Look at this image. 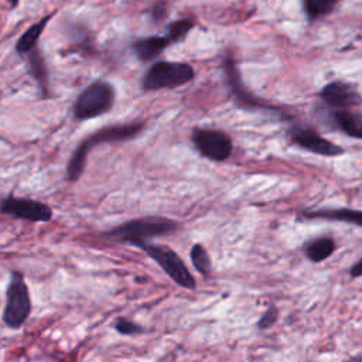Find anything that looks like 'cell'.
I'll return each mask as SVG.
<instances>
[{
  "label": "cell",
  "instance_id": "cell-1",
  "mask_svg": "<svg viewBox=\"0 0 362 362\" xmlns=\"http://www.w3.org/2000/svg\"><path fill=\"white\" fill-rule=\"evenodd\" d=\"M144 129V123H126V124H112L96 132L88 134L85 139L74 150L68 164H66V180L68 181H78L83 174L86 167V158L89 150L99 144L105 143H115V141H126L137 134H140Z\"/></svg>",
  "mask_w": 362,
  "mask_h": 362
},
{
  "label": "cell",
  "instance_id": "cell-2",
  "mask_svg": "<svg viewBox=\"0 0 362 362\" xmlns=\"http://www.w3.org/2000/svg\"><path fill=\"white\" fill-rule=\"evenodd\" d=\"M177 222L161 216H146L124 222L103 233L106 239L113 242L139 246L148 242L151 238L173 233L177 229Z\"/></svg>",
  "mask_w": 362,
  "mask_h": 362
},
{
  "label": "cell",
  "instance_id": "cell-3",
  "mask_svg": "<svg viewBox=\"0 0 362 362\" xmlns=\"http://www.w3.org/2000/svg\"><path fill=\"white\" fill-rule=\"evenodd\" d=\"M113 103V85L106 81H95L76 96L72 106V113L76 120H89L107 113Z\"/></svg>",
  "mask_w": 362,
  "mask_h": 362
},
{
  "label": "cell",
  "instance_id": "cell-4",
  "mask_svg": "<svg viewBox=\"0 0 362 362\" xmlns=\"http://www.w3.org/2000/svg\"><path fill=\"white\" fill-rule=\"evenodd\" d=\"M31 313V298L24 276L20 272H11L6 290V305L3 310V322L11 328H20Z\"/></svg>",
  "mask_w": 362,
  "mask_h": 362
},
{
  "label": "cell",
  "instance_id": "cell-5",
  "mask_svg": "<svg viewBox=\"0 0 362 362\" xmlns=\"http://www.w3.org/2000/svg\"><path fill=\"white\" fill-rule=\"evenodd\" d=\"M137 247L141 249L148 257H151L174 283L184 288H195L197 283L194 276L187 269L182 259L171 247L150 242L140 243Z\"/></svg>",
  "mask_w": 362,
  "mask_h": 362
},
{
  "label": "cell",
  "instance_id": "cell-6",
  "mask_svg": "<svg viewBox=\"0 0 362 362\" xmlns=\"http://www.w3.org/2000/svg\"><path fill=\"white\" fill-rule=\"evenodd\" d=\"M194 78V69L184 62L160 61L153 64L143 76V88L156 90L164 88H175L189 82Z\"/></svg>",
  "mask_w": 362,
  "mask_h": 362
},
{
  "label": "cell",
  "instance_id": "cell-7",
  "mask_svg": "<svg viewBox=\"0 0 362 362\" xmlns=\"http://www.w3.org/2000/svg\"><path fill=\"white\" fill-rule=\"evenodd\" d=\"M0 212L30 222H48L52 219V209L47 204L14 195H8L1 201Z\"/></svg>",
  "mask_w": 362,
  "mask_h": 362
},
{
  "label": "cell",
  "instance_id": "cell-8",
  "mask_svg": "<svg viewBox=\"0 0 362 362\" xmlns=\"http://www.w3.org/2000/svg\"><path fill=\"white\" fill-rule=\"evenodd\" d=\"M192 141L204 157L214 161H223L232 153V141L229 136L219 130L195 129L192 133Z\"/></svg>",
  "mask_w": 362,
  "mask_h": 362
},
{
  "label": "cell",
  "instance_id": "cell-9",
  "mask_svg": "<svg viewBox=\"0 0 362 362\" xmlns=\"http://www.w3.org/2000/svg\"><path fill=\"white\" fill-rule=\"evenodd\" d=\"M290 139L293 143L297 146L315 153L321 156H338L342 153V148L338 147L337 144H332L327 139L321 137L315 130L313 129H304V127H297L291 129L290 132Z\"/></svg>",
  "mask_w": 362,
  "mask_h": 362
},
{
  "label": "cell",
  "instance_id": "cell-10",
  "mask_svg": "<svg viewBox=\"0 0 362 362\" xmlns=\"http://www.w3.org/2000/svg\"><path fill=\"white\" fill-rule=\"evenodd\" d=\"M321 98L329 106L341 109L358 106L359 103H362V96L352 85L338 81L325 85L321 90Z\"/></svg>",
  "mask_w": 362,
  "mask_h": 362
},
{
  "label": "cell",
  "instance_id": "cell-11",
  "mask_svg": "<svg viewBox=\"0 0 362 362\" xmlns=\"http://www.w3.org/2000/svg\"><path fill=\"white\" fill-rule=\"evenodd\" d=\"M52 14H48V16H44L42 18H40L37 23L31 24L17 40L16 42V51L18 55L24 57L25 54H28L33 48L38 47V40L41 37V34L44 33L47 24L49 23Z\"/></svg>",
  "mask_w": 362,
  "mask_h": 362
},
{
  "label": "cell",
  "instance_id": "cell-12",
  "mask_svg": "<svg viewBox=\"0 0 362 362\" xmlns=\"http://www.w3.org/2000/svg\"><path fill=\"white\" fill-rule=\"evenodd\" d=\"M28 66V72L37 81L44 96L48 95V69L45 64V58L38 47L33 48L28 54L24 55Z\"/></svg>",
  "mask_w": 362,
  "mask_h": 362
},
{
  "label": "cell",
  "instance_id": "cell-13",
  "mask_svg": "<svg viewBox=\"0 0 362 362\" xmlns=\"http://www.w3.org/2000/svg\"><path fill=\"white\" fill-rule=\"evenodd\" d=\"M170 44L167 37H160V35H154V37H146V38H139L133 42V49L136 57L143 61V62H148L153 58H156L157 55H160L164 48Z\"/></svg>",
  "mask_w": 362,
  "mask_h": 362
},
{
  "label": "cell",
  "instance_id": "cell-14",
  "mask_svg": "<svg viewBox=\"0 0 362 362\" xmlns=\"http://www.w3.org/2000/svg\"><path fill=\"white\" fill-rule=\"evenodd\" d=\"M304 216L311 218V219H327V221H339V222H346L352 223L356 226L362 228V211L356 209H320L314 212H305Z\"/></svg>",
  "mask_w": 362,
  "mask_h": 362
},
{
  "label": "cell",
  "instance_id": "cell-15",
  "mask_svg": "<svg viewBox=\"0 0 362 362\" xmlns=\"http://www.w3.org/2000/svg\"><path fill=\"white\" fill-rule=\"evenodd\" d=\"M334 122L338 129H341L345 134L362 139V117L358 113L349 112L346 109L337 110L334 113Z\"/></svg>",
  "mask_w": 362,
  "mask_h": 362
},
{
  "label": "cell",
  "instance_id": "cell-16",
  "mask_svg": "<svg viewBox=\"0 0 362 362\" xmlns=\"http://www.w3.org/2000/svg\"><path fill=\"white\" fill-rule=\"evenodd\" d=\"M334 250H335V242L327 236L313 239L304 246V253L307 259L314 263H320L328 259L334 253Z\"/></svg>",
  "mask_w": 362,
  "mask_h": 362
},
{
  "label": "cell",
  "instance_id": "cell-17",
  "mask_svg": "<svg viewBox=\"0 0 362 362\" xmlns=\"http://www.w3.org/2000/svg\"><path fill=\"white\" fill-rule=\"evenodd\" d=\"M339 0H304V10L310 20H315L329 14Z\"/></svg>",
  "mask_w": 362,
  "mask_h": 362
},
{
  "label": "cell",
  "instance_id": "cell-18",
  "mask_svg": "<svg viewBox=\"0 0 362 362\" xmlns=\"http://www.w3.org/2000/svg\"><path fill=\"white\" fill-rule=\"evenodd\" d=\"M189 257H191V262H192V266L195 267V270L202 274V276H206L209 272H211V257L206 252V249L199 245V243H195L191 250H189Z\"/></svg>",
  "mask_w": 362,
  "mask_h": 362
},
{
  "label": "cell",
  "instance_id": "cell-19",
  "mask_svg": "<svg viewBox=\"0 0 362 362\" xmlns=\"http://www.w3.org/2000/svg\"><path fill=\"white\" fill-rule=\"evenodd\" d=\"M192 25H194V23L191 20H188V18H182V20L171 23L168 25V28H167V31H168L167 33L168 41L171 42V41L182 40L187 35V33L192 28Z\"/></svg>",
  "mask_w": 362,
  "mask_h": 362
},
{
  "label": "cell",
  "instance_id": "cell-20",
  "mask_svg": "<svg viewBox=\"0 0 362 362\" xmlns=\"http://www.w3.org/2000/svg\"><path fill=\"white\" fill-rule=\"evenodd\" d=\"M113 325H115V329L123 335H134V334H139L143 331V328L139 324H136L124 317H119Z\"/></svg>",
  "mask_w": 362,
  "mask_h": 362
},
{
  "label": "cell",
  "instance_id": "cell-21",
  "mask_svg": "<svg viewBox=\"0 0 362 362\" xmlns=\"http://www.w3.org/2000/svg\"><path fill=\"white\" fill-rule=\"evenodd\" d=\"M277 315H279L277 308L273 307V305L269 307V308L262 314V317L259 318L257 327H259L260 329H267V328H270V327L274 325V322L277 321Z\"/></svg>",
  "mask_w": 362,
  "mask_h": 362
},
{
  "label": "cell",
  "instance_id": "cell-22",
  "mask_svg": "<svg viewBox=\"0 0 362 362\" xmlns=\"http://www.w3.org/2000/svg\"><path fill=\"white\" fill-rule=\"evenodd\" d=\"M151 16H153V18L156 20V21H160L164 16H165V4L163 3V1H160V3H156L154 6H153V10H151Z\"/></svg>",
  "mask_w": 362,
  "mask_h": 362
},
{
  "label": "cell",
  "instance_id": "cell-23",
  "mask_svg": "<svg viewBox=\"0 0 362 362\" xmlns=\"http://www.w3.org/2000/svg\"><path fill=\"white\" fill-rule=\"evenodd\" d=\"M349 274H351V277H354V279L362 276V256H361V259L351 267Z\"/></svg>",
  "mask_w": 362,
  "mask_h": 362
},
{
  "label": "cell",
  "instance_id": "cell-24",
  "mask_svg": "<svg viewBox=\"0 0 362 362\" xmlns=\"http://www.w3.org/2000/svg\"><path fill=\"white\" fill-rule=\"evenodd\" d=\"M346 362H362V352L354 355L352 358H349Z\"/></svg>",
  "mask_w": 362,
  "mask_h": 362
},
{
  "label": "cell",
  "instance_id": "cell-25",
  "mask_svg": "<svg viewBox=\"0 0 362 362\" xmlns=\"http://www.w3.org/2000/svg\"><path fill=\"white\" fill-rule=\"evenodd\" d=\"M6 1H7V3H8V4L11 6V7H17V6H18V1H20V0H6Z\"/></svg>",
  "mask_w": 362,
  "mask_h": 362
}]
</instances>
